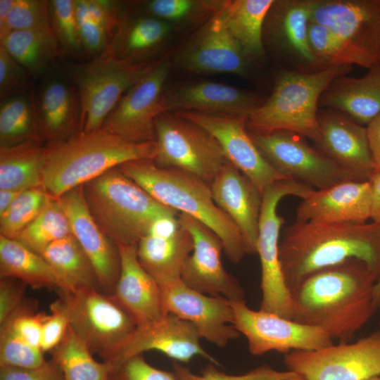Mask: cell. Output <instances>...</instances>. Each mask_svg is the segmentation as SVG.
Instances as JSON below:
<instances>
[{
	"label": "cell",
	"instance_id": "cell-1",
	"mask_svg": "<svg viewBox=\"0 0 380 380\" xmlns=\"http://www.w3.org/2000/svg\"><path fill=\"white\" fill-rule=\"evenodd\" d=\"M377 281L358 260L314 272L291 291L292 319L322 330L333 341L350 342L378 310Z\"/></svg>",
	"mask_w": 380,
	"mask_h": 380
},
{
	"label": "cell",
	"instance_id": "cell-2",
	"mask_svg": "<svg viewBox=\"0 0 380 380\" xmlns=\"http://www.w3.org/2000/svg\"><path fill=\"white\" fill-rule=\"evenodd\" d=\"M282 272L291 291L309 274L349 260L364 262L380 278V224L295 222L279 244Z\"/></svg>",
	"mask_w": 380,
	"mask_h": 380
},
{
	"label": "cell",
	"instance_id": "cell-3",
	"mask_svg": "<svg viewBox=\"0 0 380 380\" xmlns=\"http://www.w3.org/2000/svg\"><path fill=\"white\" fill-rule=\"evenodd\" d=\"M118 167L159 203L208 227L220 239L231 262L237 263L246 254L241 233L216 205L206 182L182 170L160 167L151 159L132 160Z\"/></svg>",
	"mask_w": 380,
	"mask_h": 380
},
{
	"label": "cell",
	"instance_id": "cell-4",
	"mask_svg": "<svg viewBox=\"0 0 380 380\" xmlns=\"http://www.w3.org/2000/svg\"><path fill=\"white\" fill-rule=\"evenodd\" d=\"M47 147L43 186L56 198L125 163L153 160L157 153L156 141L129 142L103 128Z\"/></svg>",
	"mask_w": 380,
	"mask_h": 380
},
{
	"label": "cell",
	"instance_id": "cell-5",
	"mask_svg": "<svg viewBox=\"0 0 380 380\" xmlns=\"http://www.w3.org/2000/svg\"><path fill=\"white\" fill-rule=\"evenodd\" d=\"M87 207L117 246L137 245L160 219L179 213L156 201L118 167L82 185Z\"/></svg>",
	"mask_w": 380,
	"mask_h": 380
},
{
	"label": "cell",
	"instance_id": "cell-6",
	"mask_svg": "<svg viewBox=\"0 0 380 380\" xmlns=\"http://www.w3.org/2000/svg\"><path fill=\"white\" fill-rule=\"evenodd\" d=\"M352 65H334L317 71L285 70L277 77L270 96L247 121L250 134L286 130L319 139L317 106L323 92L336 79L346 76Z\"/></svg>",
	"mask_w": 380,
	"mask_h": 380
},
{
	"label": "cell",
	"instance_id": "cell-7",
	"mask_svg": "<svg viewBox=\"0 0 380 380\" xmlns=\"http://www.w3.org/2000/svg\"><path fill=\"white\" fill-rule=\"evenodd\" d=\"M70 327L92 353L110 362L138 324L113 294L94 289L59 293Z\"/></svg>",
	"mask_w": 380,
	"mask_h": 380
},
{
	"label": "cell",
	"instance_id": "cell-8",
	"mask_svg": "<svg viewBox=\"0 0 380 380\" xmlns=\"http://www.w3.org/2000/svg\"><path fill=\"white\" fill-rule=\"evenodd\" d=\"M151 63L118 59L108 46L91 61L71 67L70 76L77 87L81 105L79 132L101 129L123 95Z\"/></svg>",
	"mask_w": 380,
	"mask_h": 380
},
{
	"label": "cell",
	"instance_id": "cell-9",
	"mask_svg": "<svg viewBox=\"0 0 380 380\" xmlns=\"http://www.w3.org/2000/svg\"><path fill=\"white\" fill-rule=\"evenodd\" d=\"M314 188L292 179H281L268 186L262 194L257 254L261 265L260 310L293 318L292 298L279 256V235L284 218L278 215L279 201L286 196L305 198Z\"/></svg>",
	"mask_w": 380,
	"mask_h": 380
},
{
	"label": "cell",
	"instance_id": "cell-10",
	"mask_svg": "<svg viewBox=\"0 0 380 380\" xmlns=\"http://www.w3.org/2000/svg\"><path fill=\"white\" fill-rule=\"evenodd\" d=\"M156 165L191 174L210 184L228 162L217 141L198 125L165 112L155 121Z\"/></svg>",
	"mask_w": 380,
	"mask_h": 380
},
{
	"label": "cell",
	"instance_id": "cell-11",
	"mask_svg": "<svg viewBox=\"0 0 380 380\" xmlns=\"http://www.w3.org/2000/svg\"><path fill=\"white\" fill-rule=\"evenodd\" d=\"M311 20L338 39L343 65H380V0H315Z\"/></svg>",
	"mask_w": 380,
	"mask_h": 380
},
{
	"label": "cell",
	"instance_id": "cell-12",
	"mask_svg": "<svg viewBox=\"0 0 380 380\" xmlns=\"http://www.w3.org/2000/svg\"><path fill=\"white\" fill-rule=\"evenodd\" d=\"M250 135L267 162L285 179L318 190L347 181H360L352 172L312 147L299 134L278 130Z\"/></svg>",
	"mask_w": 380,
	"mask_h": 380
},
{
	"label": "cell",
	"instance_id": "cell-13",
	"mask_svg": "<svg viewBox=\"0 0 380 380\" xmlns=\"http://www.w3.org/2000/svg\"><path fill=\"white\" fill-rule=\"evenodd\" d=\"M284 362L304 380H367L380 375V330L353 342L291 351Z\"/></svg>",
	"mask_w": 380,
	"mask_h": 380
},
{
	"label": "cell",
	"instance_id": "cell-14",
	"mask_svg": "<svg viewBox=\"0 0 380 380\" xmlns=\"http://www.w3.org/2000/svg\"><path fill=\"white\" fill-rule=\"evenodd\" d=\"M170 68L167 58L152 62L123 95L101 128L129 142L156 141L155 121L167 112L164 93Z\"/></svg>",
	"mask_w": 380,
	"mask_h": 380
},
{
	"label": "cell",
	"instance_id": "cell-15",
	"mask_svg": "<svg viewBox=\"0 0 380 380\" xmlns=\"http://www.w3.org/2000/svg\"><path fill=\"white\" fill-rule=\"evenodd\" d=\"M234 325L248 341L249 352L262 355L277 351L312 350L334 343L322 330L278 315L250 308L245 300L231 301Z\"/></svg>",
	"mask_w": 380,
	"mask_h": 380
},
{
	"label": "cell",
	"instance_id": "cell-16",
	"mask_svg": "<svg viewBox=\"0 0 380 380\" xmlns=\"http://www.w3.org/2000/svg\"><path fill=\"white\" fill-rule=\"evenodd\" d=\"M158 284L164 313L173 314L191 323L201 338L224 348L241 335L234 325L229 300L198 292L181 279Z\"/></svg>",
	"mask_w": 380,
	"mask_h": 380
},
{
	"label": "cell",
	"instance_id": "cell-17",
	"mask_svg": "<svg viewBox=\"0 0 380 380\" xmlns=\"http://www.w3.org/2000/svg\"><path fill=\"white\" fill-rule=\"evenodd\" d=\"M178 219L181 226L191 234L194 242L193 251L182 268V281L202 293L222 296L230 301L245 300L243 288L223 266V246L218 236L184 213H179Z\"/></svg>",
	"mask_w": 380,
	"mask_h": 380
},
{
	"label": "cell",
	"instance_id": "cell-18",
	"mask_svg": "<svg viewBox=\"0 0 380 380\" xmlns=\"http://www.w3.org/2000/svg\"><path fill=\"white\" fill-rule=\"evenodd\" d=\"M173 113L198 125L213 135L228 161L262 194L270 184L285 179L267 162L254 143L247 129L248 118L189 111Z\"/></svg>",
	"mask_w": 380,
	"mask_h": 380
},
{
	"label": "cell",
	"instance_id": "cell-19",
	"mask_svg": "<svg viewBox=\"0 0 380 380\" xmlns=\"http://www.w3.org/2000/svg\"><path fill=\"white\" fill-rule=\"evenodd\" d=\"M200 339L191 323L167 313L158 319L138 325L108 363L115 369L133 356L148 350H157L180 363H187L194 357L200 356L220 365L219 362L203 348Z\"/></svg>",
	"mask_w": 380,
	"mask_h": 380
},
{
	"label": "cell",
	"instance_id": "cell-20",
	"mask_svg": "<svg viewBox=\"0 0 380 380\" xmlns=\"http://www.w3.org/2000/svg\"><path fill=\"white\" fill-rule=\"evenodd\" d=\"M177 61L182 68L194 73L243 76L251 61L217 11L184 45Z\"/></svg>",
	"mask_w": 380,
	"mask_h": 380
},
{
	"label": "cell",
	"instance_id": "cell-21",
	"mask_svg": "<svg viewBox=\"0 0 380 380\" xmlns=\"http://www.w3.org/2000/svg\"><path fill=\"white\" fill-rule=\"evenodd\" d=\"M77 240L91 260L103 293L113 294L120 272L118 246L101 229L86 203L82 186L58 198Z\"/></svg>",
	"mask_w": 380,
	"mask_h": 380
},
{
	"label": "cell",
	"instance_id": "cell-22",
	"mask_svg": "<svg viewBox=\"0 0 380 380\" xmlns=\"http://www.w3.org/2000/svg\"><path fill=\"white\" fill-rule=\"evenodd\" d=\"M371 215L370 183L351 180L315 189L298 205L296 221L363 224Z\"/></svg>",
	"mask_w": 380,
	"mask_h": 380
},
{
	"label": "cell",
	"instance_id": "cell-23",
	"mask_svg": "<svg viewBox=\"0 0 380 380\" xmlns=\"http://www.w3.org/2000/svg\"><path fill=\"white\" fill-rule=\"evenodd\" d=\"M210 187L216 205L241 233L246 253L256 254L262 194L229 161L215 176Z\"/></svg>",
	"mask_w": 380,
	"mask_h": 380
},
{
	"label": "cell",
	"instance_id": "cell-24",
	"mask_svg": "<svg viewBox=\"0 0 380 380\" xmlns=\"http://www.w3.org/2000/svg\"><path fill=\"white\" fill-rule=\"evenodd\" d=\"M318 150L352 172L360 181H368L375 170L367 127L335 111L318 114Z\"/></svg>",
	"mask_w": 380,
	"mask_h": 380
},
{
	"label": "cell",
	"instance_id": "cell-25",
	"mask_svg": "<svg viewBox=\"0 0 380 380\" xmlns=\"http://www.w3.org/2000/svg\"><path fill=\"white\" fill-rule=\"evenodd\" d=\"M164 99L167 112L189 111L248 119L262 103L251 91L208 81L165 90Z\"/></svg>",
	"mask_w": 380,
	"mask_h": 380
},
{
	"label": "cell",
	"instance_id": "cell-26",
	"mask_svg": "<svg viewBox=\"0 0 380 380\" xmlns=\"http://www.w3.org/2000/svg\"><path fill=\"white\" fill-rule=\"evenodd\" d=\"M315 0L274 1L266 17L263 38L306 67L321 70L308 43Z\"/></svg>",
	"mask_w": 380,
	"mask_h": 380
},
{
	"label": "cell",
	"instance_id": "cell-27",
	"mask_svg": "<svg viewBox=\"0 0 380 380\" xmlns=\"http://www.w3.org/2000/svg\"><path fill=\"white\" fill-rule=\"evenodd\" d=\"M118 247L120 272L113 295L131 313L138 325L160 319L165 315L160 286L140 264L137 245Z\"/></svg>",
	"mask_w": 380,
	"mask_h": 380
},
{
	"label": "cell",
	"instance_id": "cell-28",
	"mask_svg": "<svg viewBox=\"0 0 380 380\" xmlns=\"http://www.w3.org/2000/svg\"><path fill=\"white\" fill-rule=\"evenodd\" d=\"M319 105L346 113L360 125H368L380 114V65L360 78L343 76L322 94Z\"/></svg>",
	"mask_w": 380,
	"mask_h": 380
},
{
	"label": "cell",
	"instance_id": "cell-29",
	"mask_svg": "<svg viewBox=\"0 0 380 380\" xmlns=\"http://www.w3.org/2000/svg\"><path fill=\"white\" fill-rule=\"evenodd\" d=\"M42 139L49 146L67 140L80 127L79 94L68 83L53 79L45 84L37 100Z\"/></svg>",
	"mask_w": 380,
	"mask_h": 380
},
{
	"label": "cell",
	"instance_id": "cell-30",
	"mask_svg": "<svg viewBox=\"0 0 380 380\" xmlns=\"http://www.w3.org/2000/svg\"><path fill=\"white\" fill-rule=\"evenodd\" d=\"M172 30V25L151 15L120 16L108 47L118 59L146 63L167 41Z\"/></svg>",
	"mask_w": 380,
	"mask_h": 380
},
{
	"label": "cell",
	"instance_id": "cell-31",
	"mask_svg": "<svg viewBox=\"0 0 380 380\" xmlns=\"http://www.w3.org/2000/svg\"><path fill=\"white\" fill-rule=\"evenodd\" d=\"M194 242L191 234L181 226L169 234L148 233L137 244L138 260L158 284L181 279L184 262Z\"/></svg>",
	"mask_w": 380,
	"mask_h": 380
},
{
	"label": "cell",
	"instance_id": "cell-32",
	"mask_svg": "<svg viewBox=\"0 0 380 380\" xmlns=\"http://www.w3.org/2000/svg\"><path fill=\"white\" fill-rule=\"evenodd\" d=\"M0 278H14L38 289L68 293L62 278L45 258L16 239L0 235Z\"/></svg>",
	"mask_w": 380,
	"mask_h": 380
},
{
	"label": "cell",
	"instance_id": "cell-33",
	"mask_svg": "<svg viewBox=\"0 0 380 380\" xmlns=\"http://www.w3.org/2000/svg\"><path fill=\"white\" fill-rule=\"evenodd\" d=\"M274 1H224L217 11L224 26L250 61L261 58L265 54L264 25Z\"/></svg>",
	"mask_w": 380,
	"mask_h": 380
},
{
	"label": "cell",
	"instance_id": "cell-34",
	"mask_svg": "<svg viewBox=\"0 0 380 380\" xmlns=\"http://www.w3.org/2000/svg\"><path fill=\"white\" fill-rule=\"evenodd\" d=\"M47 153L48 147L42 141L1 146L0 189L25 191L43 186Z\"/></svg>",
	"mask_w": 380,
	"mask_h": 380
},
{
	"label": "cell",
	"instance_id": "cell-35",
	"mask_svg": "<svg viewBox=\"0 0 380 380\" xmlns=\"http://www.w3.org/2000/svg\"><path fill=\"white\" fill-rule=\"evenodd\" d=\"M41 255L62 278L69 292L101 290L91 260L72 234L54 241Z\"/></svg>",
	"mask_w": 380,
	"mask_h": 380
},
{
	"label": "cell",
	"instance_id": "cell-36",
	"mask_svg": "<svg viewBox=\"0 0 380 380\" xmlns=\"http://www.w3.org/2000/svg\"><path fill=\"white\" fill-rule=\"evenodd\" d=\"M1 46L30 74L42 70L63 51L52 28L13 30Z\"/></svg>",
	"mask_w": 380,
	"mask_h": 380
},
{
	"label": "cell",
	"instance_id": "cell-37",
	"mask_svg": "<svg viewBox=\"0 0 380 380\" xmlns=\"http://www.w3.org/2000/svg\"><path fill=\"white\" fill-rule=\"evenodd\" d=\"M32 141H42L37 99L22 93L1 100L0 146H11Z\"/></svg>",
	"mask_w": 380,
	"mask_h": 380
},
{
	"label": "cell",
	"instance_id": "cell-38",
	"mask_svg": "<svg viewBox=\"0 0 380 380\" xmlns=\"http://www.w3.org/2000/svg\"><path fill=\"white\" fill-rule=\"evenodd\" d=\"M65 380H110L114 370L107 362H98L87 346L69 327L61 342L51 352Z\"/></svg>",
	"mask_w": 380,
	"mask_h": 380
},
{
	"label": "cell",
	"instance_id": "cell-39",
	"mask_svg": "<svg viewBox=\"0 0 380 380\" xmlns=\"http://www.w3.org/2000/svg\"><path fill=\"white\" fill-rule=\"evenodd\" d=\"M72 234L69 220L58 198L49 194L41 213L15 239L30 250L42 254L54 241Z\"/></svg>",
	"mask_w": 380,
	"mask_h": 380
},
{
	"label": "cell",
	"instance_id": "cell-40",
	"mask_svg": "<svg viewBox=\"0 0 380 380\" xmlns=\"http://www.w3.org/2000/svg\"><path fill=\"white\" fill-rule=\"evenodd\" d=\"M49 194L43 186L23 191L7 210L0 215V232L5 237L15 239L44 208Z\"/></svg>",
	"mask_w": 380,
	"mask_h": 380
},
{
	"label": "cell",
	"instance_id": "cell-41",
	"mask_svg": "<svg viewBox=\"0 0 380 380\" xmlns=\"http://www.w3.org/2000/svg\"><path fill=\"white\" fill-rule=\"evenodd\" d=\"M224 1L151 0L144 3L146 15L164 20L172 25L203 17H211Z\"/></svg>",
	"mask_w": 380,
	"mask_h": 380
},
{
	"label": "cell",
	"instance_id": "cell-42",
	"mask_svg": "<svg viewBox=\"0 0 380 380\" xmlns=\"http://www.w3.org/2000/svg\"><path fill=\"white\" fill-rule=\"evenodd\" d=\"M216 365H206L200 374L194 373L180 362H173V372L177 380H290L300 375L289 371H279L268 365L253 368L241 374H227L220 371Z\"/></svg>",
	"mask_w": 380,
	"mask_h": 380
},
{
	"label": "cell",
	"instance_id": "cell-43",
	"mask_svg": "<svg viewBox=\"0 0 380 380\" xmlns=\"http://www.w3.org/2000/svg\"><path fill=\"white\" fill-rule=\"evenodd\" d=\"M45 362L40 349L28 344L9 327L0 326V366L34 368Z\"/></svg>",
	"mask_w": 380,
	"mask_h": 380
},
{
	"label": "cell",
	"instance_id": "cell-44",
	"mask_svg": "<svg viewBox=\"0 0 380 380\" xmlns=\"http://www.w3.org/2000/svg\"><path fill=\"white\" fill-rule=\"evenodd\" d=\"M52 30L62 51L80 53L83 49L75 12V1H50Z\"/></svg>",
	"mask_w": 380,
	"mask_h": 380
},
{
	"label": "cell",
	"instance_id": "cell-45",
	"mask_svg": "<svg viewBox=\"0 0 380 380\" xmlns=\"http://www.w3.org/2000/svg\"><path fill=\"white\" fill-rule=\"evenodd\" d=\"M308 37L310 49L321 70L343 65L341 44L327 26L310 20Z\"/></svg>",
	"mask_w": 380,
	"mask_h": 380
},
{
	"label": "cell",
	"instance_id": "cell-46",
	"mask_svg": "<svg viewBox=\"0 0 380 380\" xmlns=\"http://www.w3.org/2000/svg\"><path fill=\"white\" fill-rule=\"evenodd\" d=\"M10 31L52 28L50 1L16 0L8 19Z\"/></svg>",
	"mask_w": 380,
	"mask_h": 380
},
{
	"label": "cell",
	"instance_id": "cell-47",
	"mask_svg": "<svg viewBox=\"0 0 380 380\" xmlns=\"http://www.w3.org/2000/svg\"><path fill=\"white\" fill-rule=\"evenodd\" d=\"M75 12L83 49L94 57L108 46V36L90 17L87 0L75 1Z\"/></svg>",
	"mask_w": 380,
	"mask_h": 380
},
{
	"label": "cell",
	"instance_id": "cell-48",
	"mask_svg": "<svg viewBox=\"0 0 380 380\" xmlns=\"http://www.w3.org/2000/svg\"><path fill=\"white\" fill-rule=\"evenodd\" d=\"M51 313L44 318L40 348L44 353L51 352L64 338L70 320L63 300L60 298L50 305Z\"/></svg>",
	"mask_w": 380,
	"mask_h": 380
},
{
	"label": "cell",
	"instance_id": "cell-49",
	"mask_svg": "<svg viewBox=\"0 0 380 380\" xmlns=\"http://www.w3.org/2000/svg\"><path fill=\"white\" fill-rule=\"evenodd\" d=\"M30 73L0 45V98L1 100L20 94Z\"/></svg>",
	"mask_w": 380,
	"mask_h": 380
},
{
	"label": "cell",
	"instance_id": "cell-50",
	"mask_svg": "<svg viewBox=\"0 0 380 380\" xmlns=\"http://www.w3.org/2000/svg\"><path fill=\"white\" fill-rule=\"evenodd\" d=\"M110 380H177L175 373L158 369L142 354L133 356L114 369Z\"/></svg>",
	"mask_w": 380,
	"mask_h": 380
},
{
	"label": "cell",
	"instance_id": "cell-51",
	"mask_svg": "<svg viewBox=\"0 0 380 380\" xmlns=\"http://www.w3.org/2000/svg\"><path fill=\"white\" fill-rule=\"evenodd\" d=\"M0 380H65L58 364L53 360H46L34 368H18L0 366Z\"/></svg>",
	"mask_w": 380,
	"mask_h": 380
},
{
	"label": "cell",
	"instance_id": "cell-52",
	"mask_svg": "<svg viewBox=\"0 0 380 380\" xmlns=\"http://www.w3.org/2000/svg\"><path fill=\"white\" fill-rule=\"evenodd\" d=\"M27 285L14 278L0 280V324L3 323L26 299Z\"/></svg>",
	"mask_w": 380,
	"mask_h": 380
},
{
	"label": "cell",
	"instance_id": "cell-53",
	"mask_svg": "<svg viewBox=\"0 0 380 380\" xmlns=\"http://www.w3.org/2000/svg\"><path fill=\"white\" fill-rule=\"evenodd\" d=\"M87 1L91 19L103 28L108 36L113 37L120 19L116 2L106 0Z\"/></svg>",
	"mask_w": 380,
	"mask_h": 380
},
{
	"label": "cell",
	"instance_id": "cell-54",
	"mask_svg": "<svg viewBox=\"0 0 380 380\" xmlns=\"http://www.w3.org/2000/svg\"><path fill=\"white\" fill-rule=\"evenodd\" d=\"M367 130L375 170H380V114L367 125Z\"/></svg>",
	"mask_w": 380,
	"mask_h": 380
},
{
	"label": "cell",
	"instance_id": "cell-55",
	"mask_svg": "<svg viewBox=\"0 0 380 380\" xmlns=\"http://www.w3.org/2000/svg\"><path fill=\"white\" fill-rule=\"evenodd\" d=\"M368 181L372 189L371 219L380 224V170H374Z\"/></svg>",
	"mask_w": 380,
	"mask_h": 380
},
{
	"label": "cell",
	"instance_id": "cell-56",
	"mask_svg": "<svg viewBox=\"0 0 380 380\" xmlns=\"http://www.w3.org/2000/svg\"><path fill=\"white\" fill-rule=\"evenodd\" d=\"M16 0H0V42H2L11 32L8 27L10 13Z\"/></svg>",
	"mask_w": 380,
	"mask_h": 380
},
{
	"label": "cell",
	"instance_id": "cell-57",
	"mask_svg": "<svg viewBox=\"0 0 380 380\" xmlns=\"http://www.w3.org/2000/svg\"><path fill=\"white\" fill-rule=\"evenodd\" d=\"M23 191L0 189V215H3Z\"/></svg>",
	"mask_w": 380,
	"mask_h": 380
},
{
	"label": "cell",
	"instance_id": "cell-58",
	"mask_svg": "<svg viewBox=\"0 0 380 380\" xmlns=\"http://www.w3.org/2000/svg\"><path fill=\"white\" fill-rule=\"evenodd\" d=\"M374 300L376 305L378 308V305L380 302V278L376 281L374 289Z\"/></svg>",
	"mask_w": 380,
	"mask_h": 380
},
{
	"label": "cell",
	"instance_id": "cell-59",
	"mask_svg": "<svg viewBox=\"0 0 380 380\" xmlns=\"http://www.w3.org/2000/svg\"><path fill=\"white\" fill-rule=\"evenodd\" d=\"M367 380H380V375L373 376Z\"/></svg>",
	"mask_w": 380,
	"mask_h": 380
},
{
	"label": "cell",
	"instance_id": "cell-60",
	"mask_svg": "<svg viewBox=\"0 0 380 380\" xmlns=\"http://www.w3.org/2000/svg\"><path fill=\"white\" fill-rule=\"evenodd\" d=\"M290 380H304L303 378L300 376L295 378V379H290Z\"/></svg>",
	"mask_w": 380,
	"mask_h": 380
},
{
	"label": "cell",
	"instance_id": "cell-61",
	"mask_svg": "<svg viewBox=\"0 0 380 380\" xmlns=\"http://www.w3.org/2000/svg\"><path fill=\"white\" fill-rule=\"evenodd\" d=\"M378 309L380 310V302H379V303L378 305Z\"/></svg>",
	"mask_w": 380,
	"mask_h": 380
}]
</instances>
